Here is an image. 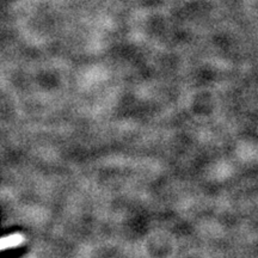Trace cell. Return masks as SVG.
Segmentation results:
<instances>
[{
    "instance_id": "cell-1",
    "label": "cell",
    "mask_w": 258,
    "mask_h": 258,
    "mask_svg": "<svg viewBox=\"0 0 258 258\" xmlns=\"http://www.w3.org/2000/svg\"><path fill=\"white\" fill-rule=\"evenodd\" d=\"M22 241H23V237L21 234L6 235V237L0 238V251L18 246L19 244H22Z\"/></svg>"
}]
</instances>
